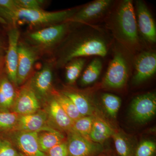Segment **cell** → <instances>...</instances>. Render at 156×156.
Masks as SVG:
<instances>
[{
    "mask_svg": "<svg viewBox=\"0 0 156 156\" xmlns=\"http://www.w3.org/2000/svg\"><path fill=\"white\" fill-rule=\"evenodd\" d=\"M112 3L111 0L93 1L76 12L68 21L86 22L98 18L108 9Z\"/></svg>",
    "mask_w": 156,
    "mask_h": 156,
    "instance_id": "17",
    "label": "cell"
},
{
    "mask_svg": "<svg viewBox=\"0 0 156 156\" xmlns=\"http://www.w3.org/2000/svg\"><path fill=\"white\" fill-rule=\"evenodd\" d=\"M130 114L136 122L144 124L151 119L156 113V95L149 92L138 95L132 100Z\"/></svg>",
    "mask_w": 156,
    "mask_h": 156,
    "instance_id": "5",
    "label": "cell"
},
{
    "mask_svg": "<svg viewBox=\"0 0 156 156\" xmlns=\"http://www.w3.org/2000/svg\"><path fill=\"white\" fill-rule=\"evenodd\" d=\"M19 115L12 111H0V131H13Z\"/></svg>",
    "mask_w": 156,
    "mask_h": 156,
    "instance_id": "27",
    "label": "cell"
},
{
    "mask_svg": "<svg viewBox=\"0 0 156 156\" xmlns=\"http://www.w3.org/2000/svg\"><path fill=\"white\" fill-rule=\"evenodd\" d=\"M136 23L140 31L147 41L155 43L156 41L155 24L147 6L142 1H136Z\"/></svg>",
    "mask_w": 156,
    "mask_h": 156,
    "instance_id": "13",
    "label": "cell"
},
{
    "mask_svg": "<svg viewBox=\"0 0 156 156\" xmlns=\"http://www.w3.org/2000/svg\"><path fill=\"white\" fill-rule=\"evenodd\" d=\"M68 25L58 23L29 34L28 38L35 44L40 47H51L59 42L66 34Z\"/></svg>",
    "mask_w": 156,
    "mask_h": 156,
    "instance_id": "8",
    "label": "cell"
},
{
    "mask_svg": "<svg viewBox=\"0 0 156 156\" xmlns=\"http://www.w3.org/2000/svg\"><path fill=\"white\" fill-rule=\"evenodd\" d=\"M114 132L112 128L105 121L95 116L89 138L93 142L101 145L112 136Z\"/></svg>",
    "mask_w": 156,
    "mask_h": 156,
    "instance_id": "20",
    "label": "cell"
},
{
    "mask_svg": "<svg viewBox=\"0 0 156 156\" xmlns=\"http://www.w3.org/2000/svg\"><path fill=\"white\" fill-rule=\"evenodd\" d=\"M72 101L82 116H95V110L89 98L81 92L66 90L62 92Z\"/></svg>",
    "mask_w": 156,
    "mask_h": 156,
    "instance_id": "19",
    "label": "cell"
},
{
    "mask_svg": "<svg viewBox=\"0 0 156 156\" xmlns=\"http://www.w3.org/2000/svg\"><path fill=\"white\" fill-rule=\"evenodd\" d=\"M53 97L73 122L82 117L72 101L62 92H54Z\"/></svg>",
    "mask_w": 156,
    "mask_h": 156,
    "instance_id": "23",
    "label": "cell"
},
{
    "mask_svg": "<svg viewBox=\"0 0 156 156\" xmlns=\"http://www.w3.org/2000/svg\"><path fill=\"white\" fill-rule=\"evenodd\" d=\"M0 7L10 10L17 9L15 0H0Z\"/></svg>",
    "mask_w": 156,
    "mask_h": 156,
    "instance_id": "33",
    "label": "cell"
},
{
    "mask_svg": "<svg viewBox=\"0 0 156 156\" xmlns=\"http://www.w3.org/2000/svg\"><path fill=\"white\" fill-rule=\"evenodd\" d=\"M128 76L126 58L122 53L117 52L109 65L104 78V86L112 89H120L126 84Z\"/></svg>",
    "mask_w": 156,
    "mask_h": 156,
    "instance_id": "4",
    "label": "cell"
},
{
    "mask_svg": "<svg viewBox=\"0 0 156 156\" xmlns=\"http://www.w3.org/2000/svg\"><path fill=\"white\" fill-rule=\"evenodd\" d=\"M76 12L75 9L48 12L42 10H28L17 8L10 10L0 7V17L15 23L17 21L29 25L37 26L58 24L69 21Z\"/></svg>",
    "mask_w": 156,
    "mask_h": 156,
    "instance_id": "1",
    "label": "cell"
},
{
    "mask_svg": "<svg viewBox=\"0 0 156 156\" xmlns=\"http://www.w3.org/2000/svg\"><path fill=\"white\" fill-rule=\"evenodd\" d=\"M68 133V156H96L102 152L101 144L93 142L74 131H70Z\"/></svg>",
    "mask_w": 156,
    "mask_h": 156,
    "instance_id": "6",
    "label": "cell"
},
{
    "mask_svg": "<svg viewBox=\"0 0 156 156\" xmlns=\"http://www.w3.org/2000/svg\"><path fill=\"white\" fill-rule=\"evenodd\" d=\"M101 100L109 115L113 119L116 118L122 103L121 98L117 95L106 93L102 95Z\"/></svg>",
    "mask_w": 156,
    "mask_h": 156,
    "instance_id": "26",
    "label": "cell"
},
{
    "mask_svg": "<svg viewBox=\"0 0 156 156\" xmlns=\"http://www.w3.org/2000/svg\"><path fill=\"white\" fill-rule=\"evenodd\" d=\"M53 73L50 66L45 65L31 79L29 85L39 100L47 99L52 90Z\"/></svg>",
    "mask_w": 156,
    "mask_h": 156,
    "instance_id": "14",
    "label": "cell"
},
{
    "mask_svg": "<svg viewBox=\"0 0 156 156\" xmlns=\"http://www.w3.org/2000/svg\"><path fill=\"white\" fill-rule=\"evenodd\" d=\"M18 53L17 86L22 85L27 80L32 70L37 57L35 50L22 43L18 45Z\"/></svg>",
    "mask_w": 156,
    "mask_h": 156,
    "instance_id": "12",
    "label": "cell"
},
{
    "mask_svg": "<svg viewBox=\"0 0 156 156\" xmlns=\"http://www.w3.org/2000/svg\"><path fill=\"white\" fill-rule=\"evenodd\" d=\"M1 42H0V53H1Z\"/></svg>",
    "mask_w": 156,
    "mask_h": 156,
    "instance_id": "35",
    "label": "cell"
},
{
    "mask_svg": "<svg viewBox=\"0 0 156 156\" xmlns=\"http://www.w3.org/2000/svg\"><path fill=\"white\" fill-rule=\"evenodd\" d=\"M40 101L28 84L23 86L17 93L11 109L20 115L34 113L41 109Z\"/></svg>",
    "mask_w": 156,
    "mask_h": 156,
    "instance_id": "10",
    "label": "cell"
},
{
    "mask_svg": "<svg viewBox=\"0 0 156 156\" xmlns=\"http://www.w3.org/2000/svg\"><path fill=\"white\" fill-rule=\"evenodd\" d=\"M17 93L15 85L7 75L0 76V111H10L12 109Z\"/></svg>",
    "mask_w": 156,
    "mask_h": 156,
    "instance_id": "18",
    "label": "cell"
},
{
    "mask_svg": "<svg viewBox=\"0 0 156 156\" xmlns=\"http://www.w3.org/2000/svg\"><path fill=\"white\" fill-rule=\"evenodd\" d=\"M38 132L12 131L9 138L27 156H48L40 148L38 140Z\"/></svg>",
    "mask_w": 156,
    "mask_h": 156,
    "instance_id": "9",
    "label": "cell"
},
{
    "mask_svg": "<svg viewBox=\"0 0 156 156\" xmlns=\"http://www.w3.org/2000/svg\"><path fill=\"white\" fill-rule=\"evenodd\" d=\"M16 156H23L20 155L19 154H17V155H16Z\"/></svg>",
    "mask_w": 156,
    "mask_h": 156,
    "instance_id": "36",
    "label": "cell"
},
{
    "mask_svg": "<svg viewBox=\"0 0 156 156\" xmlns=\"http://www.w3.org/2000/svg\"><path fill=\"white\" fill-rule=\"evenodd\" d=\"M102 68V62L100 58H94L82 75L80 80L81 85L87 86L95 82L99 77Z\"/></svg>",
    "mask_w": 156,
    "mask_h": 156,
    "instance_id": "22",
    "label": "cell"
},
{
    "mask_svg": "<svg viewBox=\"0 0 156 156\" xmlns=\"http://www.w3.org/2000/svg\"><path fill=\"white\" fill-rule=\"evenodd\" d=\"M38 140L41 150L47 152L50 149L65 141V137L61 131H42L38 134Z\"/></svg>",
    "mask_w": 156,
    "mask_h": 156,
    "instance_id": "21",
    "label": "cell"
},
{
    "mask_svg": "<svg viewBox=\"0 0 156 156\" xmlns=\"http://www.w3.org/2000/svg\"><path fill=\"white\" fill-rule=\"evenodd\" d=\"M135 68L133 77L134 83H141L151 77L156 72L155 53L144 52L140 54L135 61Z\"/></svg>",
    "mask_w": 156,
    "mask_h": 156,
    "instance_id": "15",
    "label": "cell"
},
{
    "mask_svg": "<svg viewBox=\"0 0 156 156\" xmlns=\"http://www.w3.org/2000/svg\"><path fill=\"white\" fill-rule=\"evenodd\" d=\"M51 126L58 131L68 132L71 130L73 122L62 109L54 97L48 101L46 110Z\"/></svg>",
    "mask_w": 156,
    "mask_h": 156,
    "instance_id": "16",
    "label": "cell"
},
{
    "mask_svg": "<svg viewBox=\"0 0 156 156\" xmlns=\"http://www.w3.org/2000/svg\"><path fill=\"white\" fill-rule=\"evenodd\" d=\"M18 154L10 140L0 139V156H16Z\"/></svg>",
    "mask_w": 156,
    "mask_h": 156,
    "instance_id": "31",
    "label": "cell"
},
{
    "mask_svg": "<svg viewBox=\"0 0 156 156\" xmlns=\"http://www.w3.org/2000/svg\"><path fill=\"white\" fill-rule=\"evenodd\" d=\"M95 116H82L73 123L71 131H74L85 138L89 139V135L92 130Z\"/></svg>",
    "mask_w": 156,
    "mask_h": 156,
    "instance_id": "25",
    "label": "cell"
},
{
    "mask_svg": "<svg viewBox=\"0 0 156 156\" xmlns=\"http://www.w3.org/2000/svg\"><path fill=\"white\" fill-rule=\"evenodd\" d=\"M86 60L83 58H76L67 63L66 67V78L67 83H75L83 68Z\"/></svg>",
    "mask_w": 156,
    "mask_h": 156,
    "instance_id": "24",
    "label": "cell"
},
{
    "mask_svg": "<svg viewBox=\"0 0 156 156\" xmlns=\"http://www.w3.org/2000/svg\"><path fill=\"white\" fill-rule=\"evenodd\" d=\"M13 131L41 132L58 131L50 124L48 114L40 109L30 114L19 115L17 124Z\"/></svg>",
    "mask_w": 156,
    "mask_h": 156,
    "instance_id": "7",
    "label": "cell"
},
{
    "mask_svg": "<svg viewBox=\"0 0 156 156\" xmlns=\"http://www.w3.org/2000/svg\"><path fill=\"white\" fill-rule=\"evenodd\" d=\"M115 147L120 156H131V148L130 144L122 134L115 132L112 135Z\"/></svg>",
    "mask_w": 156,
    "mask_h": 156,
    "instance_id": "28",
    "label": "cell"
},
{
    "mask_svg": "<svg viewBox=\"0 0 156 156\" xmlns=\"http://www.w3.org/2000/svg\"><path fill=\"white\" fill-rule=\"evenodd\" d=\"M108 52L105 41L98 37H89L78 42L68 50L62 58V64H66L73 59L86 56L104 57Z\"/></svg>",
    "mask_w": 156,
    "mask_h": 156,
    "instance_id": "3",
    "label": "cell"
},
{
    "mask_svg": "<svg viewBox=\"0 0 156 156\" xmlns=\"http://www.w3.org/2000/svg\"><path fill=\"white\" fill-rule=\"evenodd\" d=\"M19 37V30L17 27H13L9 30L8 32L9 45L5 59V67L7 76L9 80L17 87Z\"/></svg>",
    "mask_w": 156,
    "mask_h": 156,
    "instance_id": "11",
    "label": "cell"
},
{
    "mask_svg": "<svg viewBox=\"0 0 156 156\" xmlns=\"http://www.w3.org/2000/svg\"><path fill=\"white\" fill-rule=\"evenodd\" d=\"M96 156H106V155L104 154H100Z\"/></svg>",
    "mask_w": 156,
    "mask_h": 156,
    "instance_id": "34",
    "label": "cell"
},
{
    "mask_svg": "<svg viewBox=\"0 0 156 156\" xmlns=\"http://www.w3.org/2000/svg\"><path fill=\"white\" fill-rule=\"evenodd\" d=\"M18 8L28 10H42L43 1L39 0H15Z\"/></svg>",
    "mask_w": 156,
    "mask_h": 156,
    "instance_id": "30",
    "label": "cell"
},
{
    "mask_svg": "<svg viewBox=\"0 0 156 156\" xmlns=\"http://www.w3.org/2000/svg\"><path fill=\"white\" fill-rule=\"evenodd\" d=\"M48 156H68L66 141H64L51 148L47 152Z\"/></svg>",
    "mask_w": 156,
    "mask_h": 156,
    "instance_id": "32",
    "label": "cell"
},
{
    "mask_svg": "<svg viewBox=\"0 0 156 156\" xmlns=\"http://www.w3.org/2000/svg\"><path fill=\"white\" fill-rule=\"evenodd\" d=\"M115 25L117 33L124 42L131 45L138 42L136 14L131 0H124L117 10Z\"/></svg>",
    "mask_w": 156,
    "mask_h": 156,
    "instance_id": "2",
    "label": "cell"
},
{
    "mask_svg": "<svg viewBox=\"0 0 156 156\" xmlns=\"http://www.w3.org/2000/svg\"><path fill=\"white\" fill-rule=\"evenodd\" d=\"M155 143L152 140H144L137 147L135 156H153L155 152Z\"/></svg>",
    "mask_w": 156,
    "mask_h": 156,
    "instance_id": "29",
    "label": "cell"
}]
</instances>
